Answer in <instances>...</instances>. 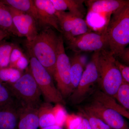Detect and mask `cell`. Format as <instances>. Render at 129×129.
I'll return each instance as SVG.
<instances>
[{
	"instance_id": "obj_26",
	"label": "cell",
	"mask_w": 129,
	"mask_h": 129,
	"mask_svg": "<svg viewBox=\"0 0 129 129\" xmlns=\"http://www.w3.org/2000/svg\"><path fill=\"white\" fill-rule=\"evenodd\" d=\"M114 99L123 108L129 111V83L123 80L119 88Z\"/></svg>"
},
{
	"instance_id": "obj_31",
	"label": "cell",
	"mask_w": 129,
	"mask_h": 129,
	"mask_svg": "<svg viewBox=\"0 0 129 129\" xmlns=\"http://www.w3.org/2000/svg\"><path fill=\"white\" fill-rule=\"evenodd\" d=\"M29 64V60L25 55L20 58L11 68L16 69L23 72L28 68Z\"/></svg>"
},
{
	"instance_id": "obj_15",
	"label": "cell",
	"mask_w": 129,
	"mask_h": 129,
	"mask_svg": "<svg viewBox=\"0 0 129 129\" xmlns=\"http://www.w3.org/2000/svg\"><path fill=\"white\" fill-rule=\"evenodd\" d=\"M38 109L21 107L17 129H38Z\"/></svg>"
},
{
	"instance_id": "obj_36",
	"label": "cell",
	"mask_w": 129,
	"mask_h": 129,
	"mask_svg": "<svg viewBox=\"0 0 129 129\" xmlns=\"http://www.w3.org/2000/svg\"><path fill=\"white\" fill-rule=\"evenodd\" d=\"M8 37L6 36H0V42L2 41V40H5L6 38H8Z\"/></svg>"
},
{
	"instance_id": "obj_10",
	"label": "cell",
	"mask_w": 129,
	"mask_h": 129,
	"mask_svg": "<svg viewBox=\"0 0 129 129\" xmlns=\"http://www.w3.org/2000/svg\"><path fill=\"white\" fill-rule=\"evenodd\" d=\"M11 13L15 28L21 37L31 41L39 34L38 23L32 16L6 6Z\"/></svg>"
},
{
	"instance_id": "obj_6",
	"label": "cell",
	"mask_w": 129,
	"mask_h": 129,
	"mask_svg": "<svg viewBox=\"0 0 129 129\" xmlns=\"http://www.w3.org/2000/svg\"><path fill=\"white\" fill-rule=\"evenodd\" d=\"M70 60L65 52L63 37L59 36L56 60L53 78L56 83L58 89L62 96L67 97L72 93L70 78Z\"/></svg>"
},
{
	"instance_id": "obj_12",
	"label": "cell",
	"mask_w": 129,
	"mask_h": 129,
	"mask_svg": "<svg viewBox=\"0 0 129 129\" xmlns=\"http://www.w3.org/2000/svg\"><path fill=\"white\" fill-rule=\"evenodd\" d=\"M129 0H88L85 1L88 13L109 15L126 5Z\"/></svg>"
},
{
	"instance_id": "obj_25",
	"label": "cell",
	"mask_w": 129,
	"mask_h": 129,
	"mask_svg": "<svg viewBox=\"0 0 129 129\" xmlns=\"http://www.w3.org/2000/svg\"><path fill=\"white\" fill-rule=\"evenodd\" d=\"M91 31L88 23L83 18L74 16V24L72 31L70 34L68 42L75 37L79 36L88 32Z\"/></svg>"
},
{
	"instance_id": "obj_33",
	"label": "cell",
	"mask_w": 129,
	"mask_h": 129,
	"mask_svg": "<svg viewBox=\"0 0 129 129\" xmlns=\"http://www.w3.org/2000/svg\"><path fill=\"white\" fill-rule=\"evenodd\" d=\"M118 57L124 63L123 64L129 66V47H126Z\"/></svg>"
},
{
	"instance_id": "obj_20",
	"label": "cell",
	"mask_w": 129,
	"mask_h": 129,
	"mask_svg": "<svg viewBox=\"0 0 129 129\" xmlns=\"http://www.w3.org/2000/svg\"><path fill=\"white\" fill-rule=\"evenodd\" d=\"M94 99L105 106L114 109L124 117L129 120V111L120 106L114 98L109 96L101 91H98L95 95Z\"/></svg>"
},
{
	"instance_id": "obj_7",
	"label": "cell",
	"mask_w": 129,
	"mask_h": 129,
	"mask_svg": "<svg viewBox=\"0 0 129 129\" xmlns=\"http://www.w3.org/2000/svg\"><path fill=\"white\" fill-rule=\"evenodd\" d=\"M99 51L94 52L89 62L86 67L78 87L70 95L71 101L74 104L83 101L92 86L99 78L98 55Z\"/></svg>"
},
{
	"instance_id": "obj_35",
	"label": "cell",
	"mask_w": 129,
	"mask_h": 129,
	"mask_svg": "<svg viewBox=\"0 0 129 129\" xmlns=\"http://www.w3.org/2000/svg\"><path fill=\"white\" fill-rule=\"evenodd\" d=\"M0 36H6L9 37L11 36L7 32H5L4 30H2L0 28Z\"/></svg>"
},
{
	"instance_id": "obj_4",
	"label": "cell",
	"mask_w": 129,
	"mask_h": 129,
	"mask_svg": "<svg viewBox=\"0 0 129 129\" xmlns=\"http://www.w3.org/2000/svg\"><path fill=\"white\" fill-rule=\"evenodd\" d=\"M5 84L22 107L38 109L42 103L41 91L29 67L15 83Z\"/></svg>"
},
{
	"instance_id": "obj_32",
	"label": "cell",
	"mask_w": 129,
	"mask_h": 129,
	"mask_svg": "<svg viewBox=\"0 0 129 129\" xmlns=\"http://www.w3.org/2000/svg\"><path fill=\"white\" fill-rule=\"evenodd\" d=\"M116 64L120 70L123 79L129 84V66L126 65L116 60Z\"/></svg>"
},
{
	"instance_id": "obj_13",
	"label": "cell",
	"mask_w": 129,
	"mask_h": 129,
	"mask_svg": "<svg viewBox=\"0 0 129 129\" xmlns=\"http://www.w3.org/2000/svg\"><path fill=\"white\" fill-rule=\"evenodd\" d=\"M21 107L16 102L0 108V129H17Z\"/></svg>"
},
{
	"instance_id": "obj_34",
	"label": "cell",
	"mask_w": 129,
	"mask_h": 129,
	"mask_svg": "<svg viewBox=\"0 0 129 129\" xmlns=\"http://www.w3.org/2000/svg\"><path fill=\"white\" fill-rule=\"evenodd\" d=\"M41 129H63L62 127L57 125H51L48 127H45Z\"/></svg>"
},
{
	"instance_id": "obj_5",
	"label": "cell",
	"mask_w": 129,
	"mask_h": 129,
	"mask_svg": "<svg viewBox=\"0 0 129 129\" xmlns=\"http://www.w3.org/2000/svg\"><path fill=\"white\" fill-rule=\"evenodd\" d=\"M29 55V68L47 102L64 104L63 97L54 85L53 77L35 57Z\"/></svg>"
},
{
	"instance_id": "obj_18",
	"label": "cell",
	"mask_w": 129,
	"mask_h": 129,
	"mask_svg": "<svg viewBox=\"0 0 129 129\" xmlns=\"http://www.w3.org/2000/svg\"><path fill=\"white\" fill-rule=\"evenodd\" d=\"M0 28L11 36L21 37L14 27L11 13L6 6L0 3Z\"/></svg>"
},
{
	"instance_id": "obj_16",
	"label": "cell",
	"mask_w": 129,
	"mask_h": 129,
	"mask_svg": "<svg viewBox=\"0 0 129 129\" xmlns=\"http://www.w3.org/2000/svg\"><path fill=\"white\" fill-rule=\"evenodd\" d=\"M0 3L29 14L38 23V14L34 0H0Z\"/></svg>"
},
{
	"instance_id": "obj_23",
	"label": "cell",
	"mask_w": 129,
	"mask_h": 129,
	"mask_svg": "<svg viewBox=\"0 0 129 129\" xmlns=\"http://www.w3.org/2000/svg\"><path fill=\"white\" fill-rule=\"evenodd\" d=\"M15 45L5 39L0 42V68L9 67L11 53Z\"/></svg>"
},
{
	"instance_id": "obj_19",
	"label": "cell",
	"mask_w": 129,
	"mask_h": 129,
	"mask_svg": "<svg viewBox=\"0 0 129 129\" xmlns=\"http://www.w3.org/2000/svg\"><path fill=\"white\" fill-rule=\"evenodd\" d=\"M53 107L51 103H42L38 109L39 127L41 128L56 125Z\"/></svg>"
},
{
	"instance_id": "obj_14",
	"label": "cell",
	"mask_w": 129,
	"mask_h": 129,
	"mask_svg": "<svg viewBox=\"0 0 129 129\" xmlns=\"http://www.w3.org/2000/svg\"><path fill=\"white\" fill-rule=\"evenodd\" d=\"M54 7L57 12H65L69 10V12L74 16L83 18L86 11L84 5L83 0H51Z\"/></svg>"
},
{
	"instance_id": "obj_17",
	"label": "cell",
	"mask_w": 129,
	"mask_h": 129,
	"mask_svg": "<svg viewBox=\"0 0 129 129\" xmlns=\"http://www.w3.org/2000/svg\"><path fill=\"white\" fill-rule=\"evenodd\" d=\"M70 78L72 93L78 87L84 72V62L82 57L78 53L70 60Z\"/></svg>"
},
{
	"instance_id": "obj_1",
	"label": "cell",
	"mask_w": 129,
	"mask_h": 129,
	"mask_svg": "<svg viewBox=\"0 0 129 129\" xmlns=\"http://www.w3.org/2000/svg\"><path fill=\"white\" fill-rule=\"evenodd\" d=\"M58 37L52 28L44 27L31 41H27L29 54L35 57L53 78L55 71Z\"/></svg>"
},
{
	"instance_id": "obj_9",
	"label": "cell",
	"mask_w": 129,
	"mask_h": 129,
	"mask_svg": "<svg viewBox=\"0 0 129 129\" xmlns=\"http://www.w3.org/2000/svg\"><path fill=\"white\" fill-rule=\"evenodd\" d=\"M83 110L101 119L112 129H129L124 118L114 109L93 100Z\"/></svg>"
},
{
	"instance_id": "obj_8",
	"label": "cell",
	"mask_w": 129,
	"mask_h": 129,
	"mask_svg": "<svg viewBox=\"0 0 129 129\" xmlns=\"http://www.w3.org/2000/svg\"><path fill=\"white\" fill-rule=\"evenodd\" d=\"M69 47L79 53L83 51H100L107 50L108 42L104 29L101 32H88L68 42Z\"/></svg>"
},
{
	"instance_id": "obj_24",
	"label": "cell",
	"mask_w": 129,
	"mask_h": 129,
	"mask_svg": "<svg viewBox=\"0 0 129 129\" xmlns=\"http://www.w3.org/2000/svg\"><path fill=\"white\" fill-rule=\"evenodd\" d=\"M23 72L10 67L0 68V81L6 84H12L18 80Z\"/></svg>"
},
{
	"instance_id": "obj_22",
	"label": "cell",
	"mask_w": 129,
	"mask_h": 129,
	"mask_svg": "<svg viewBox=\"0 0 129 129\" xmlns=\"http://www.w3.org/2000/svg\"><path fill=\"white\" fill-rule=\"evenodd\" d=\"M63 125L66 129H91L86 118L80 114H68Z\"/></svg>"
},
{
	"instance_id": "obj_21",
	"label": "cell",
	"mask_w": 129,
	"mask_h": 129,
	"mask_svg": "<svg viewBox=\"0 0 129 129\" xmlns=\"http://www.w3.org/2000/svg\"><path fill=\"white\" fill-rule=\"evenodd\" d=\"M57 16L62 34L65 40L69 38L74 24V15L69 12L57 11Z\"/></svg>"
},
{
	"instance_id": "obj_11",
	"label": "cell",
	"mask_w": 129,
	"mask_h": 129,
	"mask_svg": "<svg viewBox=\"0 0 129 129\" xmlns=\"http://www.w3.org/2000/svg\"><path fill=\"white\" fill-rule=\"evenodd\" d=\"M38 14L39 25L50 26L61 33L57 11L51 0H34Z\"/></svg>"
},
{
	"instance_id": "obj_28",
	"label": "cell",
	"mask_w": 129,
	"mask_h": 129,
	"mask_svg": "<svg viewBox=\"0 0 129 129\" xmlns=\"http://www.w3.org/2000/svg\"><path fill=\"white\" fill-rule=\"evenodd\" d=\"M80 114L86 118L91 129H112L101 119L83 109L80 110Z\"/></svg>"
},
{
	"instance_id": "obj_2",
	"label": "cell",
	"mask_w": 129,
	"mask_h": 129,
	"mask_svg": "<svg viewBox=\"0 0 129 129\" xmlns=\"http://www.w3.org/2000/svg\"><path fill=\"white\" fill-rule=\"evenodd\" d=\"M112 16L104 30L108 50L118 57L129 44V1Z\"/></svg>"
},
{
	"instance_id": "obj_27",
	"label": "cell",
	"mask_w": 129,
	"mask_h": 129,
	"mask_svg": "<svg viewBox=\"0 0 129 129\" xmlns=\"http://www.w3.org/2000/svg\"><path fill=\"white\" fill-rule=\"evenodd\" d=\"M18 102L7 85L0 81V108Z\"/></svg>"
},
{
	"instance_id": "obj_3",
	"label": "cell",
	"mask_w": 129,
	"mask_h": 129,
	"mask_svg": "<svg viewBox=\"0 0 129 129\" xmlns=\"http://www.w3.org/2000/svg\"><path fill=\"white\" fill-rule=\"evenodd\" d=\"M115 57L108 50L99 51V83L103 92L114 98L123 81L122 74L116 64Z\"/></svg>"
},
{
	"instance_id": "obj_29",
	"label": "cell",
	"mask_w": 129,
	"mask_h": 129,
	"mask_svg": "<svg viewBox=\"0 0 129 129\" xmlns=\"http://www.w3.org/2000/svg\"><path fill=\"white\" fill-rule=\"evenodd\" d=\"M53 114L56 120V125L62 127L68 114L62 104H56L53 107Z\"/></svg>"
},
{
	"instance_id": "obj_30",
	"label": "cell",
	"mask_w": 129,
	"mask_h": 129,
	"mask_svg": "<svg viewBox=\"0 0 129 129\" xmlns=\"http://www.w3.org/2000/svg\"><path fill=\"white\" fill-rule=\"evenodd\" d=\"M24 55L21 48L15 45L11 53L9 67L12 68L20 58Z\"/></svg>"
}]
</instances>
